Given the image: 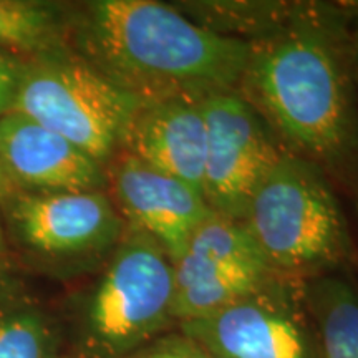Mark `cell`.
Returning <instances> with one entry per match:
<instances>
[{"label": "cell", "instance_id": "cell-1", "mask_svg": "<svg viewBox=\"0 0 358 358\" xmlns=\"http://www.w3.org/2000/svg\"><path fill=\"white\" fill-rule=\"evenodd\" d=\"M236 92L287 153L358 187V75L347 3L277 6Z\"/></svg>", "mask_w": 358, "mask_h": 358}, {"label": "cell", "instance_id": "cell-2", "mask_svg": "<svg viewBox=\"0 0 358 358\" xmlns=\"http://www.w3.org/2000/svg\"><path fill=\"white\" fill-rule=\"evenodd\" d=\"M65 42L140 105L236 92L249 58L248 40L155 0L66 3Z\"/></svg>", "mask_w": 358, "mask_h": 358}, {"label": "cell", "instance_id": "cell-3", "mask_svg": "<svg viewBox=\"0 0 358 358\" xmlns=\"http://www.w3.org/2000/svg\"><path fill=\"white\" fill-rule=\"evenodd\" d=\"M243 224L277 274L306 280L348 271L355 261L350 226L329 174L287 151L257 186Z\"/></svg>", "mask_w": 358, "mask_h": 358}, {"label": "cell", "instance_id": "cell-4", "mask_svg": "<svg viewBox=\"0 0 358 358\" xmlns=\"http://www.w3.org/2000/svg\"><path fill=\"white\" fill-rule=\"evenodd\" d=\"M173 306L171 259L153 237L127 224L95 284L80 299V358H128L169 332L176 324Z\"/></svg>", "mask_w": 358, "mask_h": 358}, {"label": "cell", "instance_id": "cell-5", "mask_svg": "<svg viewBox=\"0 0 358 358\" xmlns=\"http://www.w3.org/2000/svg\"><path fill=\"white\" fill-rule=\"evenodd\" d=\"M138 106L66 42L22 57L13 111L64 136L103 166L120 151Z\"/></svg>", "mask_w": 358, "mask_h": 358}, {"label": "cell", "instance_id": "cell-6", "mask_svg": "<svg viewBox=\"0 0 358 358\" xmlns=\"http://www.w3.org/2000/svg\"><path fill=\"white\" fill-rule=\"evenodd\" d=\"M178 329L213 358H320L297 277L274 274L248 297Z\"/></svg>", "mask_w": 358, "mask_h": 358}, {"label": "cell", "instance_id": "cell-7", "mask_svg": "<svg viewBox=\"0 0 358 358\" xmlns=\"http://www.w3.org/2000/svg\"><path fill=\"white\" fill-rule=\"evenodd\" d=\"M203 196L213 213L243 221L257 186L285 153L274 133L237 92L203 100Z\"/></svg>", "mask_w": 358, "mask_h": 358}, {"label": "cell", "instance_id": "cell-8", "mask_svg": "<svg viewBox=\"0 0 358 358\" xmlns=\"http://www.w3.org/2000/svg\"><path fill=\"white\" fill-rule=\"evenodd\" d=\"M2 204L17 241L30 252L57 262L108 257L127 227L106 189L19 191Z\"/></svg>", "mask_w": 358, "mask_h": 358}, {"label": "cell", "instance_id": "cell-9", "mask_svg": "<svg viewBox=\"0 0 358 358\" xmlns=\"http://www.w3.org/2000/svg\"><path fill=\"white\" fill-rule=\"evenodd\" d=\"M106 169V191L128 226L151 236L171 262L211 214L201 191L120 150Z\"/></svg>", "mask_w": 358, "mask_h": 358}, {"label": "cell", "instance_id": "cell-10", "mask_svg": "<svg viewBox=\"0 0 358 358\" xmlns=\"http://www.w3.org/2000/svg\"><path fill=\"white\" fill-rule=\"evenodd\" d=\"M0 158L24 192L106 189V169L85 151L24 115L0 118Z\"/></svg>", "mask_w": 358, "mask_h": 358}, {"label": "cell", "instance_id": "cell-11", "mask_svg": "<svg viewBox=\"0 0 358 358\" xmlns=\"http://www.w3.org/2000/svg\"><path fill=\"white\" fill-rule=\"evenodd\" d=\"M120 150L203 194L206 118L203 101L143 103L124 129Z\"/></svg>", "mask_w": 358, "mask_h": 358}, {"label": "cell", "instance_id": "cell-12", "mask_svg": "<svg viewBox=\"0 0 358 358\" xmlns=\"http://www.w3.org/2000/svg\"><path fill=\"white\" fill-rule=\"evenodd\" d=\"M274 274L277 272L268 268L224 266L182 254L173 262L176 324L219 312L256 292Z\"/></svg>", "mask_w": 358, "mask_h": 358}, {"label": "cell", "instance_id": "cell-13", "mask_svg": "<svg viewBox=\"0 0 358 358\" xmlns=\"http://www.w3.org/2000/svg\"><path fill=\"white\" fill-rule=\"evenodd\" d=\"M320 358H358V284L350 271H335L303 280Z\"/></svg>", "mask_w": 358, "mask_h": 358}, {"label": "cell", "instance_id": "cell-14", "mask_svg": "<svg viewBox=\"0 0 358 358\" xmlns=\"http://www.w3.org/2000/svg\"><path fill=\"white\" fill-rule=\"evenodd\" d=\"M66 3L0 0V48L27 57L65 43Z\"/></svg>", "mask_w": 358, "mask_h": 358}, {"label": "cell", "instance_id": "cell-15", "mask_svg": "<svg viewBox=\"0 0 358 358\" xmlns=\"http://www.w3.org/2000/svg\"><path fill=\"white\" fill-rule=\"evenodd\" d=\"M0 358H57L47 313L34 306L0 307Z\"/></svg>", "mask_w": 358, "mask_h": 358}, {"label": "cell", "instance_id": "cell-16", "mask_svg": "<svg viewBox=\"0 0 358 358\" xmlns=\"http://www.w3.org/2000/svg\"><path fill=\"white\" fill-rule=\"evenodd\" d=\"M128 358H213V355L178 329L161 335Z\"/></svg>", "mask_w": 358, "mask_h": 358}, {"label": "cell", "instance_id": "cell-17", "mask_svg": "<svg viewBox=\"0 0 358 358\" xmlns=\"http://www.w3.org/2000/svg\"><path fill=\"white\" fill-rule=\"evenodd\" d=\"M22 55L0 48V118L12 113L19 92Z\"/></svg>", "mask_w": 358, "mask_h": 358}, {"label": "cell", "instance_id": "cell-18", "mask_svg": "<svg viewBox=\"0 0 358 358\" xmlns=\"http://www.w3.org/2000/svg\"><path fill=\"white\" fill-rule=\"evenodd\" d=\"M15 192H19V189H17L15 185L12 182L6 166H3V161L0 158V204L10 198V196L15 194Z\"/></svg>", "mask_w": 358, "mask_h": 358}, {"label": "cell", "instance_id": "cell-19", "mask_svg": "<svg viewBox=\"0 0 358 358\" xmlns=\"http://www.w3.org/2000/svg\"><path fill=\"white\" fill-rule=\"evenodd\" d=\"M348 19H350L353 48H355V62H357V75H358V2L347 3Z\"/></svg>", "mask_w": 358, "mask_h": 358}, {"label": "cell", "instance_id": "cell-20", "mask_svg": "<svg viewBox=\"0 0 358 358\" xmlns=\"http://www.w3.org/2000/svg\"><path fill=\"white\" fill-rule=\"evenodd\" d=\"M3 250H6V236H3V227L2 222H0V261L3 257Z\"/></svg>", "mask_w": 358, "mask_h": 358}]
</instances>
